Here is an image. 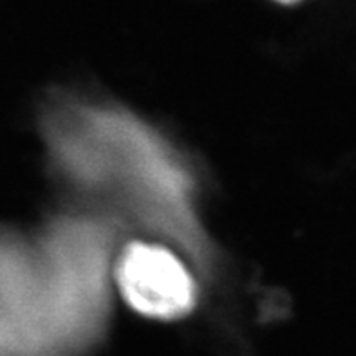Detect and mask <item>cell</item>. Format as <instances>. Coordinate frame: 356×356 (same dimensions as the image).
<instances>
[{
	"mask_svg": "<svg viewBox=\"0 0 356 356\" xmlns=\"http://www.w3.org/2000/svg\"><path fill=\"white\" fill-rule=\"evenodd\" d=\"M107 237L65 222L44 239L0 232V356H89L105 333Z\"/></svg>",
	"mask_w": 356,
	"mask_h": 356,
	"instance_id": "1",
	"label": "cell"
},
{
	"mask_svg": "<svg viewBox=\"0 0 356 356\" xmlns=\"http://www.w3.org/2000/svg\"><path fill=\"white\" fill-rule=\"evenodd\" d=\"M51 140L72 176L113 190L190 252L201 253L188 176L143 125L113 111H72L53 122Z\"/></svg>",
	"mask_w": 356,
	"mask_h": 356,
	"instance_id": "2",
	"label": "cell"
},
{
	"mask_svg": "<svg viewBox=\"0 0 356 356\" xmlns=\"http://www.w3.org/2000/svg\"><path fill=\"white\" fill-rule=\"evenodd\" d=\"M116 282L134 312L158 321L188 315L197 300L185 264L158 244L134 243L125 248L116 264Z\"/></svg>",
	"mask_w": 356,
	"mask_h": 356,
	"instance_id": "3",
	"label": "cell"
},
{
	"mask_svg": "<svg viewBox=\"0 0 356 356\" xmlns=\"http://www.w3.org/2000/svg\"><path fill=\"white\" fill-rule=\"evenodd\" d=\"M280 4H295V2H300V0H277Z\"/></svg>",
	"mask_w": 356,
	"mask_h": 356,
	"instance_id": "4",
	"label": "cell"
}]
</instances>
